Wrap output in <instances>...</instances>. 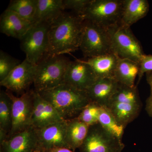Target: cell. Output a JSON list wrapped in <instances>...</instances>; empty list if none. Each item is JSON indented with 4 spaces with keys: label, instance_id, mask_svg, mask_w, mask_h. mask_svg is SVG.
I'll list each match as a JSON object with an SVG mask.
<instances>
[{
    "label": "cell",
    "instance_id": "obj_1",
    "mask_svg": "<svg viewBox=\"0 0 152 152\" xmlns=\"http://www.w3.org/2000/svg\"><path fill=\"white\" fill-rule=\"evenodd\" d=\"M83 19L72 12H64L50 24L49 54L64 55L80 49Z\"/></svg>",
    "mask_w": 152,
    "mask_h": 152
},
{
    "label": "cell",
    "instance_id": "obj_2",
    "mask_svg": "<svg viewBox=\"0 0 152 152\" xmlns=\"http://www.w3.org/2000/svg\"><path fill=\"white\" fill-rule=\"evenodd\" d=\"M38 93L53 106L65 121L77 118L82 110L91 102L86 91L65 83Z\"/></svg>",
    "mask_w": 152,
    "mask_h": 152
},
{
    "label": "cell",
    "instance_id": "obj_3",
    "mask_svg": "<svg viewBox=\"0 0 152 152\" xmlns=\"http://www.w3.org/2000/svg\"><path fill=\"white\" fill-rule=\"evenodd\" d=\"M142 107L137 86L130 87L120 84L107 108L118 122L126 128L138 116Z\"/></svg>",
    "mask_w": 152,
    "mask_h": 152
},
{
    "label": "cell",
    "instance_id": "obj_4",
    "mask_svg": "<svg viewBox=\"0 0 152 152\" xmlns=\"http://www.w3.org/2000/svg\"><path fill=\"white\" fill-rule=\"evenodd\" d=\"M71 61L64 55H46L37 65L34 91L40 92L64 83L66 71Z\"/></svg>",
    "mask_w": 152,
    "mask_h": 152
},
{
    "label": "cell",
    "instance_id": "obj_5",
    "mask_svg": "<svg viewBox=\"0 0 152 152\" xmlns=\"http://www.w3.org/2000/svg\"><path fill=\"white\" fill-rule=\"evenodd\" d=\"M79 49L88 58L114 53L108 28L84 20Z\"/></svg>",
    "mask_w": 152,
    "mask_h": 152
},
{
    "label": "cell",
    "instance_id": "obj_6",
    "mask_svg": "<svg viewBox=\"0 0 152 152\" xmlns=\"http://www.w3.org/2000/svg\"><path fill=\"white\" fill-rule=\"evenodd\" d=\"M124 0H91L82 16L89 21L106 28L120 24Z\"/></svg>",
    "mask_w": 152,
    "mask_h": 152
},
{
    "label": "cell",
    "instance_id": "obj_7",
    "mask_svg": "<svg viewBox=\"0 0 152 152\" xmlns=\"http://www.w3.org/2000/svg\"><path fill=\"white\" fill-rule=\"evenodd\" d=\"M49 27L47 23H36L20 40L26 59L34 64H37L49 54Z\"/></svg>",
    "mask_w": 152,
    "mask_h": 152
},
{
    "label": "cell",
    "instance_id": "obj_8",
    "mask_svg": "<svg viewBox=\"0 0 152 152\" xmlns=\"http://www.w3.org/2000/svg\"><path fill=\"white\" fill-rule=\"evenodd\" d=\"M108 28L114 53L120 58L128 59L139 64L145 54L131 28L119 24Z\"/></svg>",
    "mask_w": 152,
    "mask_h": 152
},
{
    "label": "cell",
    "instance_id": "obj_9",
    "mask_svg": "<svg viewBox=\"0 0 152 152\" xmlns=\"http://www.w3.org/2000/svg\"><path fill=\"white\" fill-rule=\"evenodd\" d=\"M124 148L122 140L106 131L98 123L90 126L79 149L80 152H121Z\"/></svg>",
    "mask_w": 152,
    "mask_h": 152
},
{
    "label": "cell",
    "instance_id": "obj_10",
    "mask_svg": "<svg viewBox=\"0 0 152 152\" xmlns=\"http://www.w3.org/2000/svg\"><path fill=\"white\" fill-rule=\"evenodd\" d=\"M6 91L12 101V128L7 139L31 126L33 91H27L20 97L16 96L8 90Z\"/></svg>",
    "mask_w": 152,
    "mask_h": 152
},
{
    "label": "cell",
    "instance_id": "obj_11",
    "mask_svg": "<svg viewBox=\"0 0 152 152\" xmlns=\"http://www.w3.org/2000/svg\"><path fill=\"white\" fill-rule=\"evenodd\" d=\"M36 69L37 65L25 59L6 78L0 82V85L12 92L22 95L34 84Z\"/></svg>",
    "mask_w": 152,
    "mask_h": 152
},
{
    "label": "cell",
    "instance_id": "obj_12",
    "mask_svg": "<svg viewBox=\"0 0 152 152\" xmlns=\"http://www.w3.org/2000/svg\"><path fill=\"white\" fill-rule=\"evenodd\" d=\"M97 77L93 69L83 60L71 61L66 71L64 83L82 91H86Z\"/></svg>",
    "mask_w": 152,
    "mask_h": 152
},
{
    "label": "cell",
    "instance_id": "obj_13",
    "mask_svg": "<svg viewBox=\"0 0 152 152\" xmlns=\"http://www.w3.org/2000/svg\"><path fill=\"white\" fill-rule=\"evenodd\" d=\"M67 121H63L37 129L38 152L56 148H68L66 141ZM70 149V148H69Z\"/></svg>",
    "mask_w": 152,
    "mask_h": 152
},
{
    "label": "cell",
    "instance_id": "obj_14",
    "mask_svg": "<svg viewBox=\"0 0 152 152\" xmlns=\"http://www.w3.org/2000/svg\"><path fill=\"white\" fill-rule=\"evenodd\" d=\"M63 120L53 106L34 90L33 91V110L31 126L40 129Z\"/></svg>",
    "mask_w": 152,
    "mask_h": 152
},
{
    "label": "cell",
    "instance_id": "obj_15",
    "mask_svg": "<svg viewBox=\"0 0 152 152\" xmlns=\"http://www.w3.org/2000/svg\"><path fill=\"white\" fill-rule=\"evenodd\" d=\"M38 152L37 131L32 126L1 143V152Z\"/></svg>",
    "mask_w": 152,
    "mask_h": 152
},
{
    "label": "cell",
    "instance_id": "obj_16",
    "mask_svg": "<svg viewBox=\"0 0 152 152\" xmlns=\"http://www.w3.org/2000/svg\"><path fill=\"white\" fill-rule=\"evenodd\" d=\"M120 85L115 78H97L87 90V94L91 102L107 107Z\"/></svg>",
    "mask_w": 152,
    "mask_h": 152
},
{
    "label": "cell",
    "instance_id": "obj_17",
    "mask_svg": "<svg viewBox=\"0 0 152 152\" xmlns=\"http://www.w3.org/2000/svg\"><path fill=\"white\" fill-rule=\"evenodd\" d=\"M33 24L27 21L12 11L6 10L1 16V32L8 37L20 40Z\"/></svg>",
    "mask_w": 152,
    "mask_h": 152
},
{
    "label": "cell",
    "instance_id": "obj_18",
    "mask_svg": "<svg viewBox=\"0 0 152 152\" xmlns=\"http://www.w3.org/2000/svg\"><path fill=\"white\" fill-rule=\"evenodd\" d=\"M149 10L147 0H124L120 24L131 28L132 25L146 16Z\"/></svg>",
    "mask_w": 152,
    "mask_h": 152
},
{
    "label": "cell",
    "instance_id": "obj_19",
    "mask_svg": "<svg viewBox=\"0 0 152 152\" xmlns=\"http://www.w3.org/2000/svg\"><path fill=\"white\" fill-rule=\"evenodd\" d=\"M119 58L115 53H112L89 58L84 61L92 68L97 78H114Z\"/></svg>",
    "mask_w": 152,
    "mask_h": 152
},
{
    "label": "cell",
    "instance_id": "obj_20",
    "mask_svg": "<svg viewBox=\"0 0 152 152\" xmlns=\"http://www.w3.org/2000/svg\"><path fill=\"white\" fill-rule=\"evenodd\" d=\"M63 0H38L34 23H51L64 11Z\"/></svg>",
    "mask_w": 152,
    "mask_h": 152
},
{
    "label": "cell",
    "instance_id": "obj_21",
    "mask_svg": "<svg viewBox=\"0 0 152 152\" xmlns=\"http://www.w3.org/2000/svg\"><path fill=\"white\" fill-rule=\"evenodd\" d=\"M67 121L66 141L68 147L75 151L80 147L86 137L90 126L77 118Z\"/></svg>",
    "mask_w": 152,
    "mask_h": 152
},
{
    "label": "cell",
    "instance_id": "obj_22",
    "mask_svg": "<svg viewBox=\"0 0 152 152\" xmlns=\"http://www.w3.org/2000/svg\"><path fill=\"white\" fill-rule=\"evenodd\" d=\"M140 72L139 63L128 59L119 58L114 78L121 84L135 86V81Z\"/></svg>",
    "mask_w": 152,
    "mask_h": 152
},
{
    "label": "cell",
    "instance_id": "obj_23",
    "mask_svg": "<svg viewBox=\"0 0 152 152\" xmlns=\"http://www.w3.org/2000/svg\"><path fill=\"white\" fill-rule=\"evenodd\" d=\"M12 101L6 91L0 93V143L7 138L12 128Z\"/></svg>",
    "mask_w": 152,
    "mask_h": 152
},
{
    "label": "cell",
    "instance_id": "obj_24",
    "mask_svg": "<svg viewBox=\"0 0 152 152\" xmlns=\"http://www.w3.org/2000/svg\"><path fill=\"white\" fill-rule=\"evenodd\" d=\"M37 4L38 0H12L7 10L12 11L34 24Z\"/></svg>",
    "mask_w": 152,
    "mask_h": 152
},
{
    "label": "cell",
    "instance_id": "obj_25",
    "mask_svg": "<svg viewBox=\"0 0 152 152\" xmlns=\"http://www.w3.org/2000/svg\"><path fill=\"white\" fill-rule=\"evenodd\" d=\"M98 123L113 135L122 140L125 128L120 124L107 107H101Z\"/></svg>",
    "mask_w": 152,
    "mask_h": 152
},
{
    "label": "cell",
    "instance_id": "obj_26",
    "mask_svg": "<svg viewBox=\"0 0 152 152\" xmlns=\"http://www.w3.org/2000/svg\"><path fill=\"white\" fill-rule=\"evenodd\" d=\"M101 107L96 104L91 102L82 110L77 118L89 126L97 124Z\"/></svg>",
    "mask_w": 152,
    "mask_h": 152
},
{
    "label": "cell",
    "instance_id": "obj_27",
    "mask_svg": "<svg viewBox=\"0 0 152 152\" xmlns=\"http://www.w3.org/2000/svg\"><path fill=\"white\" fill-rule=\"evenodd\" d=\"M20 61L10 56L2 50L0 51V82L7 77Z\"/></svg>",
    "mask_w": 152,
    "mask_h": 152
},
{
    "label": "cell",
    "instance_id": "obj_28",
    "mask_svg": "<svg viewBox=\"0 0 152 152\" xmlns=\"http://www.w3.org/2000/svg\"><path fill=\"white\" fill-rule=\"evenodd\" d=\"M91 0H63L64 10H71L72 12L81 17Z\"/></svg>",
    "mask_w": 152,
    "mask_h": 152
},
{
    "label": "cell",
    "instance_id": "obj_29",
    "mask_svg": "<svg viewBox=\"0 0 152 152\" xmlns=\"http://www.w3.org/2000/svg\"><path fill=\"white\" fill-rule=\"evenodd\" d=\"M140 72L138 75V82L144 75V74L152 72V55L145 54L139 63Z\"/></svg>",
    "mask_w": 152,
    "mask_h": 152
},
{
    "label": "cell",
    "instance_id": "obj_30",
    "mask_svg": "<svg viewBox=\"0 0 152 152\" xmlns=\"http://www.w3.org/2000/svg\"><path fill=\"white\" fill-rule=\"evenodd\" d=\"M147 83L150 88V94L146 102V111L152 118V72L146 73Z\"/></svg>",
    "mask_w": 152,
    "mask_h": 152
},
{
    "label": "cell",
    "instance_id": "obj_31",
    "mask_svg": "<svg viewBox=\"0 0 152 152\" xmlns=\"http://www.w3.org/2000/svg\"><path fill=\"white\" fill-rule=\"evenodd\" d=\"M42 152H75V151L68 148L60 147V148H56L46 150Z\"/></svg>",
    "mask_w": 152,
    "mask_h": 152
},
{
    "label": "cell",
    "instance_id": "obj_32",
    "mask_svg": "<svg viewBox=\"0 0 152 152\" xmlns=\"http://www.w3.org/2000/svg\"><path fill=\"white\" fill-rule=\"evenodd\" d=\"M37 152V151H36V152Z\"/></svg>",
    "mask_w": 152,
    "mask_h": 152
}]
</instances>
